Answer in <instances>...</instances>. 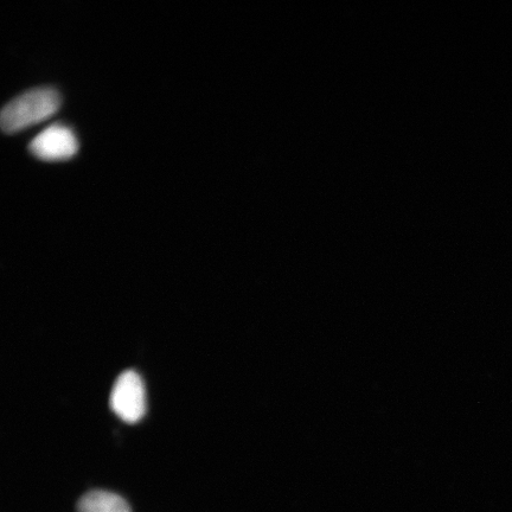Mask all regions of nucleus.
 I'll list each match as a JSON object with an SVG mask.
<instances>
[{
  "mask_svg": "<svg viewBox=\"0 0 512 512\" xmlns=\"http://www.w3.org/2000/svg\"><path fill=\"white\" fill-rule=\"evenodd\" d=\"M29 150L38 159L59 162L74 157L79 150V142L72 128L54 124L31 140Z\"/></svg>",
  "mask_w": 512,
  "mask_h": 512,
  "instance_id": "nucleus-3",
  "label": "nucleus"
},
{
  "mask_svg": "<svg viewBox=\"0 0 512 512\" xmlns=\"http://www.w3.org/2000/svg\"><path fill=\"white\" fill-rule=\"evenodd\" d=\"M61 95L53 87L29 89L10 100L0 113V126L12 134L48 119L61 106Z\"/></svg>",
  "mask_w": 512,
  "mask_h": 512,
  "instance_id": "nucleus-1",
  "label": "nucleus"
},
{
  "mask_svg": "<svg viewBox=\"0 0 512 512\" xmlns=\"http://www.w3.org/2000/svg\"><path fill=\"white\" fill-rule=\"evenodd\" d=\"M78 512H131V509L123 497L95 490L80 499Z\"/></svg>",
  "mask_w": 512,
  "mask_h": 512,
  "instance_id": "nucleus-4",
  "label": "nucleus"
},
{
  "mask_svg": "<svg viewBox=\"0 0 512 512\" xmlns=\"http://www.w3.org/2000/svg\"><path fill=\"white\" fill-rule=\"evenodd\" d=\"M110 405L120 420L136 424L143 419L146 411V396L142 377L136 371L127 370L115 381Z\"/></svg>",
  "mask_w": 512,
  "mask_h": 512,
  "instance_id": "nucleus-2",
  "label": "nucleus"
}]
</instances>
